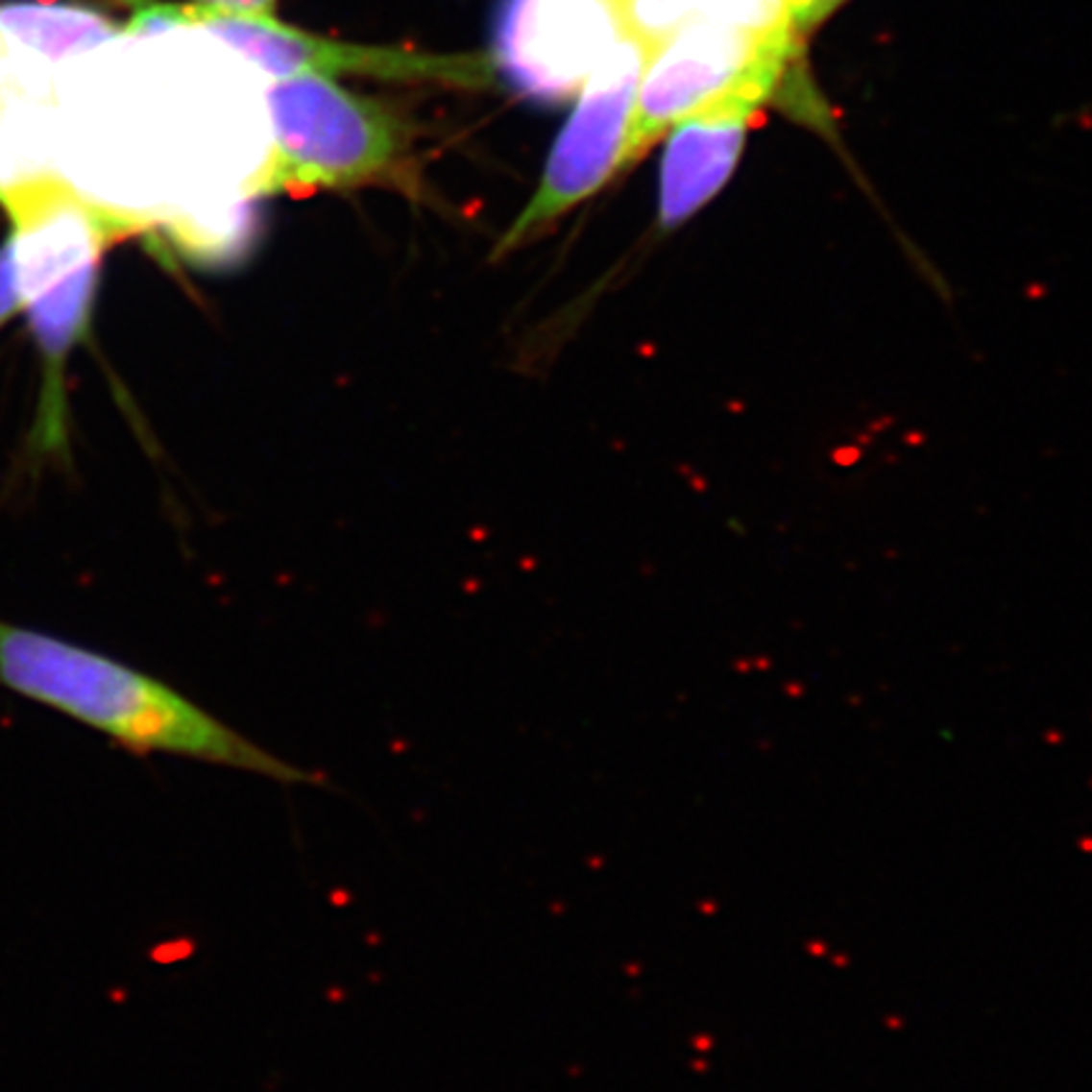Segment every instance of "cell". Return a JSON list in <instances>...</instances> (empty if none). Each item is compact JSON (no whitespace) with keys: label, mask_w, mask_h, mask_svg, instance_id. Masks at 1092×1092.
<instances>
[{"label":"cell","mask_w":1092,"mask_h":1092,"mask_svg":"<svg viewBox=\"0 0 1092 1092\" xmlns=\"http://www.w3.org/2000/svg\"><path fill=\"white\" fill-rule=\"evenodd\" d=\"M647 46L625 38L584 82L579 102L551 145L531 200L514 218L494 258L531 246L584 200L625 172L635 97Z\"/></svg>","instance_id":"5b68a950"},{"label":"cell","mask_w":1092,"mask_h":1092,"mask_svg":"<svg viewBox=\"0 0 1092 1092\" xmlns=\"http://www.w3.org/2000/svg\"><path fill=\"white\" fill-rule=\"evenodd\" d=\"M804 38L693 18L650 43L640 74L625 170L691 111L726 97L769 104L802 63Z\"/></svg>","instance_id":"277c9868"},{"label":"cell","mask_w":1092,"mask_h":1092,"mask_svg":"<svg viewBox=\"0 0 1092 1092\" xmlns=\"http://www.w3.org/2000/svg\"><path fill=\"white\" fill-rule=\"evenodd\" d=\"M23 309L21 283H18V263L11 235L0 246V327Z\"/></svg>","instance_id":"30bf717a"},{"label":"cell","mask_w":1092,"mask_h":1092,"mask_svg":"<svg viewBox=\"0 0 1092 1092\" xmlns=\"http://www.w3.org/2000/svg\"><path fill=\"white\" fill-rule=\"evenodd\" d=\"M23 311L41 357V395L31 448L41 458L69 455L66 364L86 337L104 251L132 228L91 206L56 175L6 198Z\"/></svg>","instance_id":"7a4b0ae2"},{"label":"cell","mask_w":1092,"mask_h":1092,"mask_svg":"<svg viewBox=\"0 0 1092 1092\" xmlns=\"http://www.w3.org/2000/svg\"><path fill=\"white\" fill-rule=\"evenodd\" d=\"M791 13H794V23H797L799 34L807 36L812 31V11L817 6V0H789Z\"/></svg>","instance_id":"7c38bea8"},{"label":"cell","mask_w":1092,"mask_h":1092,"mask_svg":"<svg viewBox=\"0 0 1092 1092\" xmlns=\"http://www.w3.org/2000/svg\"><path fill=\"white\" fill-rule=\"evenodd\" d=\"M632 0H498L494 54L503 79L531 102L579 94L618 43L632 38Z\"/></svg>","instance_id":"8992f818"},{"label":"cell","mask_w":1092,"mask_h":1092,"mask_svg":"<svg viewBox=\"0 0 1092 1092\" xmlns=\"http://www.w3.org/2000/svg\"><path fill=\"white\" fill-rule=\"evenodd\" d=\"M114 36H122V28L89 6L46 0L0 3V38L6 49L21 51L36 61L59 63L99 49Z\"/></svg>","instance_id":"9c48e42d"},{"label":"cell","mask_w":1092,"mask_h":1092,"mask_svg":"<svg viewBox=\"0 0 1092 1092\" xmlns=\"http://www.w3.org/2000/svg\"><path fill=\"white\" fill-rule=\"evenodd\" d=\"M3 61H6V43L0 38V69H3Z\"/></svg>","instance_id":"5bb4252c"},{"label":"cell","mask_w":1092,"mask_h":1092,"mask_svg":"<svg viewBox=\"0 0 1092 1092\" xmlns=\"http://www.w3.org/2000/svg\"><path fill=\"white\" fill-rule=\"evenodd\" d=\"M0 686L69 716L134 754H170L283 784L314 774L283 762L162 680L63 638L0 619Z\"/></svg>","instance_id":"6da1fadb"},{"label":"cell","mask_w":1092,"mask_h":1092,"mask_svg":"<svg viewBox=\"0 0 1092 1092\" xmlns=\"http://www.w3.org/2000/svg\"><path fill=\"white\" fill-rule=\"evenodd\" d=\"M266 102L274 139L243 182L246 198L407 185L413 134L385 104L314 74L276 79Z\"/></svg>","instance_id":"3957f363"},{"label":"cell","mask_w":1092,"mask_h":1092,"mask_svg":"<svg viewBox=\"0 0 1092 1092\" xmlns=\"http://www.w3.org/2000/svg\"><path fill=\"white\" fill-rule=\"evenodd\" d=\"M185 26L213 31L233 49L246 54L266 74L377 76L390 82H435L478 89L491 82V61L475 54H430L395 46H359L306 34L274 15L228 13L218 8L185 6Z\"/></svg>","instance_id":"52a82bcc"},{"label":"cell","mask_w":1092,"mask_h":1092,"mask_svg":"<svg viewBox=\"0 0 1092 1092\" xmlns=\"http://www.w3.org/2000/svg\"><path fill=\"white\" fill-rule=\"evenodd\" d=\"M842 3H847V0H817V6L812 11V28H817L819 23H825L827 18L842 6Z\"/></svg>","instance_id":"4fadbf2b"},{"label":"cell","mask_w":1092,"mask_h":1092,"mask_svg":"<svg viewBox=\"0 0 1092 1092\" xmlns=\"http://www.w3.org/2000/svg\"><path fill=\"white\" fill-rule=\"evenodd\" d=\"M195 6L218 8V11H228V13L274 15L279 0H195Z\"/></svg>","instance_id":"8fae6325"},{"label":"cell","mask_w":1092,"mask_h":1092,"mask_svg":"<svg viewBox=\"0 0 1092 1092\" xmlns=\"http://www.w3.org/2000/svg\"><path fill=\"white\" fill-rule=\"evenodd\" d=\"M762 107V99L726 97L667 130L658 178L660 233L686 226L728 185Z\"/></svg>","instance_id":"ba28073f"}]
</instances>
